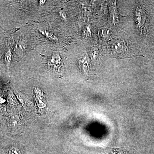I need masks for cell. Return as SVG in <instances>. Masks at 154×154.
<instances>
[{
  "label": "cell",
  "instance_id": "6da1fadb",
  "mask_svg": "<svg viewBox=\"0 0 154 154\" xmlns=\"http://www.w3.org/2000/svg\"><path fill=\"white\" fill-rule=\"evenodd\" d=\"M48 65L51 69L54 71L59 70L62 65V59L57 54H53L48 60Z\"/></svg>",
  "mask_w": 154,
  "mask_h": 154
},
{
  "label": "cell",
  "instance_id": "7a4b0ae2",
  "mask_svg": "<svg viewBox=\"0 0 154 154\" xmlns=\"http://www.w3.org/2000/svg\"><path fill=\"white\" fill-rule=\"evenodd\" d=\"M112 49L113 52L116 54H120L125 51L126 47L123 41H116L112 46Z\"/></svg>",
  "mask_w": 154,
  "mask_h": 154
},
{
  "label": "cell",
  "instance_id": "3957f363",
  "mask_svg": "<svg viewBox=\"0 0 154 154\" xmlns=\"http://www.w3.org/2000/svg\"><path fill=\"white\" fill-rule=\"evenodd\" d=\"M90 60L88 55H86L82 59L79 61V64L83 71L87 72L89 67V64Z\"/></svg>",
  "mask_w": 154,
  "mask_h": 154
},
{
  "label": "cell",
  "instance_id": "277c9868",
  "mask_svg": "<svg viewBox=\"0 0 154 154\" xmlns=\"http://www.w3.org/2000/svg\"><path fill=\"white\" fill-rule=\"evenodd\" d=\"M40 32L42 34H43L44 36L47 37L48 39L54 40V41H56V40H58L57 37L55 36L54 34L51 33V32H49V31H47L46 30H40Z\"/></svg>",
  "mask_w": 154,
  "mask_h": 154
},
{
  "label": "cell",
  "instance_id": "5b68a950",
  "mask_svg": "<svg viewBox=\"0 0 154 154\" xmlns=\"http://www.w3.org/2000/svg\"><path fill=\"white\" fill-rule=\"evenodd\" d=\"M5 57L6 63L8 67H9L11 60V58H12V54H11V51L8 50L7 51Z\"/></svg>",
  "mask_w": 154,
  "mask_h": 154
},
{
  "label": "cell",
  "instance_id": "8992f818",
  "mask_svg": "<svg viewBox=\"0 0 154 154\" xmlns=\"http://www.w3.org/2000/svg\"><path fill=\"white\" fill-rule=\"evenodd\" d=\"M9 154H21V153L18 149L15 147H13L9 150Z\"/></svg>",
  "mask_w": 154,
  "mask_h": 154
},
{
  "label": "cell",
  "instance_id": "52a82bcc",
  "mask_svg": "<svg viewBox=\"0 0 154 154\" xmlns=\"http://www.w3.org/2000/svg\"><path fill=\"white\" fill-rule=\"evenodd\" d=\"M11 125H13V126H15L17 124V123H18V122H17V119H16V118H11Z\"/></svg>",
  "mask_w": 154,
  "mask_h": 154
},
{
  "label": "cell",
  "instance_id": "ba28073f",
  "mask_svg": "<svg viewBox=\"0 0 154 154\" xmlns=\"http://www.w3.org/2000/svg\"><path fill=\"white\" fill-rule=\"evenodd\" d=\"M60 15L63 19H66V14L65 13H63V12H60Z\"/></svg>",
  "mask_w": 154,
  "mask_h": 154
},
{
  "label": "cell",
  "instance_id": "9c48e42d",
  "mask_svg": "<svg viewBox=\"0 0 154 154\" xmlns=\"http://www.w3.org/2000/svg\"><path fill=\"white\" fill-rule=\"evenodd\" d=\"M45 1H44V0H42V1H39V3L41 5H42V4H44L45 3Z\"/></svg>",
  "mask_w": 154,
  "mask_h": 154
}]
</instances>
